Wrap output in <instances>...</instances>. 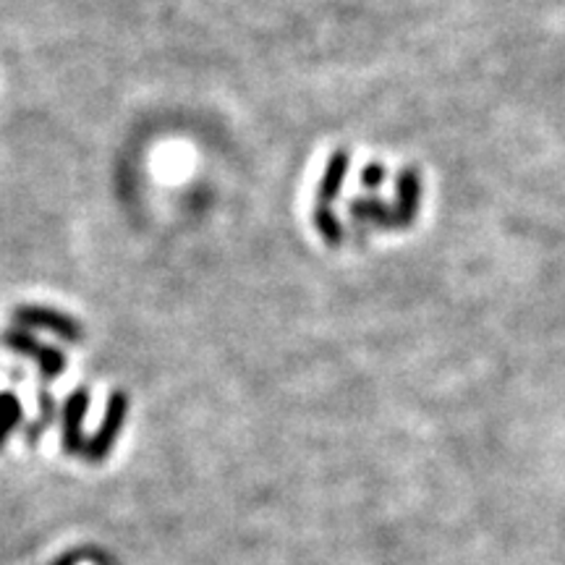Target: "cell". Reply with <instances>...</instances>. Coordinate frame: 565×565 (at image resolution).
<instances>
[{"label":"cell","instance_id":"1","mask_svg":"<svg viewBox=\"0 0 565 565\" xmlns=\"http://www.w3.org/2000/svg\"><path fill=\"white\" fill-rule=\"evenodd\" d=\"M129 408H131V401L124 390L111 393V399L105 403V414H103V422H100L97 433L87 440V448H84L87 463L100 466V463L107 461V456H111L113 448H116L120 429H124L126 419H129Z\"/></svg>","mask_w":565,"mask_h":565},{"label":"cell","instance_id":"2","mask_svg":"<svg viewBox=\"0 0 565 565\" xmlns=\"http://www.w3.org/2000/svg\"><path fill=\"white\" fill-rule=\"evenodd\" d=\"M0 343H3L5 348H11V351L22 354L26 359L35 361L39 367V374H43L45 380H56L58 374L66 372L64 351H58L56 346H47V343L37 341L35 335H32V330H24V327L3 330V333H0Z\"/></svg>","mask_w":565,"mask_h":565},{"label":"cell","instance_id":"3","mask_svg":"<svg viewBox=\"0 0 565 565\" xmlns=\"http://www.w3.org/2000/svg\"><path fill=\"white\" fill-rule=\"evenodd\" d=\"M13 322L16 327L24 330H47L56 338L66 343H82L84 341V330L77 320L69 318V314L58 312V309L50 307H37V304H24L13 309Z\"/></svg>","mask_w":565,"mask_h":565},{"label":"cell","instance_id":"4","mask_svg":"<svg viewBox=\"0 0 565 565\" xmlns=\"http://www.w3.org/2000/svg\"><path fill=\"white\" fill-rule=\"evenodd\" d=\"M90 388H77L60 408V448L69 456H84V419L90 412Z\"/></svg>","mask_w":565,"mask_h":565},{"label":"cell","instance_id":"5","mask_svg":"<svg viewBox=\"0 0 565 565\" xmlns=\"http://www.w3.org/2000/svg\"><path fill=\"white\" fill-rule=\"evenodd\" d=\"M22 419H24L22 401H19L13 393H9V390L0 393V448H5V442H9L13 429L22 427Z\"/></svg>","mask_w":565,"mask_h":565},{"label":"cell","instance_id":"6","mask_svg":"<svg viewBox=\"0 0 565 565\" xmlns=\"http://www.w3.org/2000/svg\"><path fill=\"white\" fill-rule=\"evenodd\" d=\"M53 414H56V403H53V395L50 393H39L37 422L26 427V440H30V446H35V442L39 440V435L47 433V427L53 424Z\"/></svg>","mask_w":565,"mask_h":565}]
</instances>
